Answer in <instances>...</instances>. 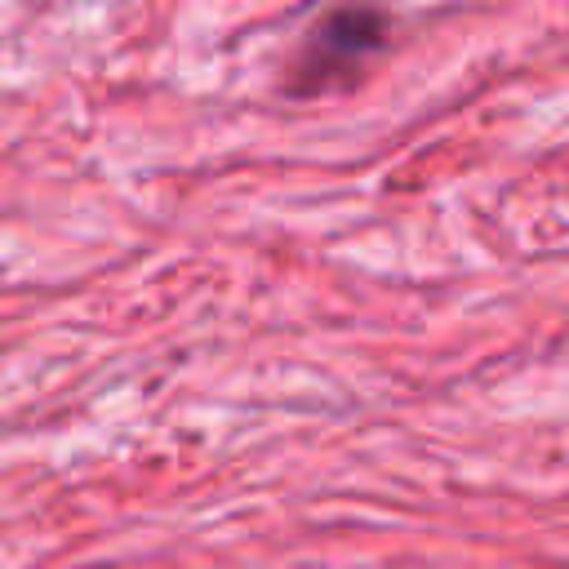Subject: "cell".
Returning <instances> with one entry per match:
<instances>
[{
    "mask_svg": "<svg viewBox=\"0 0 569 569\" xmlns=\"http://www.w3.org/2000/svg\"><path fill=\"white\" fill-rule=\"evenodd\" d=\"M378 36H382V22H378L373 13H365V9H342V13H333V18L316 31V40H311L307 53H311V62H316L320 71H329L333 62H351L356 53L373 49Z\"/></svg>",
    "mask_w": 569,
    "mask_h": 569,
    "instance_id": "6da1fadb",
    "label": "cell"
}]
</instances>
